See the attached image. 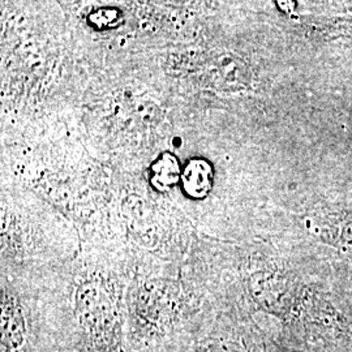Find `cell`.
Returning <instances> with one entry per match:
<instances>
[{
	"label": "cell",
	"instance_id": "cell-3",
	"mask_svg": "<svg viewBox=\"0 0 352 352\" xmlns=\"http://www.w3.org/2000/svg\"><path fill=\"white\" fill-rule=\"evenodd\" d=\"M182 174L183 168L177 157L173 153L164 151L151 164L149 182L155 190L166 193L180 183Z\"/></svg>",
	"mask_w": 352,
	"mask_h": 352
},
{
	"label": "cell",
	"instance_id": "cell-1",
	"mask_svg": "<svg viewBox=\"0 0 352 352\" xmlns=\"http://www.w3.org/2000/svg\"><path fill=\"white\" fill-rule=\"evenodd\" d=\"M43 318L54 352H131L122 291L102 276L78 280L68 302Z\"/></svg>",
	"mask_w": 352,
	"mask_h": 352
},
{
	"label": "cell",
	"instance_id": "cell-2",
	"mask_svg": "<svg viewBox=\"0 0 352 352\" xmlns=\"http://www.w3.org/2000/svg\"><path fill=\"white\" fill-rule=\"evenodd\" d=\"M180 186L192 200H204L213 188V167L204 158H192L183 167Z\"/></svg>",
	"mask_w": 352,
	"mask_h": 352
}]
</instances>
